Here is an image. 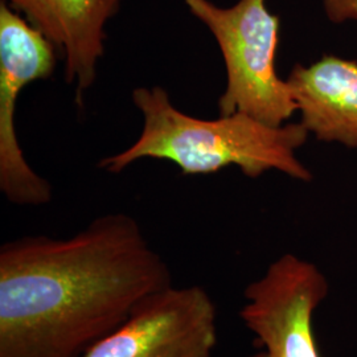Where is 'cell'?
Instances as JSON below:
<instances>
[{"mask_svg": "<svg viewBox=\"0 0 357 357\" xmlns=\"http://www.w3.org/2000/svg\"><path fill=\"white\" fill-rule=\"evenodd\" d=\"M326 16L332 23L357 22V0H321Z\"/></svg>", "mask_w": 357, "mask_h": 357, "instance_id": "obj_9", "label": "cell"}, {"mask_svg": "<svg viewBox=\"0 0 357 357\" xmlns=\"http://www.w3.org/2000/svg\"><path fill=\"white\" fill-rule=\"evenodd\" d=\"M249 357H266V355H265V352H264V351H259V352H257L255 355H252V356Z\"/></svg>", "mask_w": 357, "mask_h": 357, "instance_id": "obj_10", "label": "cell"}, {"mask_svg": "<svg viewBox=\"0 0 357 357\" xmlns=\"http://www.w3.org/2000/svg\"><path fill=\"white\" fill-rule=\"evenodd\" d=\"M328 291L315 264L287 253L246 286L240 318L266 357H321L314 318Z\"/></svg>", "mask_w": 357, "mask_h": 357, "instance_id": "obj_4", "label": "cell"}, {"mask_svg": "<svg viewBox=\"0 0 357 357\" xmlns=\"http://www.w3.org/2000/svg\"><path fill=\"white\" fill-rule=\"evenodd\" d=\"M195 17L216 38L227 69V88L218 98L221 116L243 113L270 126H282L298 112L287 81L275 72L280 17L265 0H238L224 8L211 0H184Z\"/></svg>", "mask_w": 357, "mask_h": 357, "instance_id": "obj_3", "label": "cell"}, {"mask_svg": "<svg viewBox=\"0 0 357 357\" xmlns=\"http://www.w3.org/2000/svg\"><path fill=\"white\" fill-rule=\"evenodd\" d=\"M56 50L38 28L0 3V190L13 204L51 202V184L29 167L20 149L15 114L22 89L53 75Z\"/></svg>", "mask_w": 357, "mask_h": 357, "instance_id": "obj_5", "label": "cell"}, {"mask_svg": "<svg viewBox=\"0 0 357 357\" xmlns=\"http://www.w3.org/2000/svg\"><path fill=\"white\" fill-rule=\"evenodd\" d=\"M287 84L301 123L317 139L357 150V63L336 56L295 65Z\"/></svg>", "mask_w": 357, "mask_h": 357, "instance_id": "obj_8", "label": "cell"}, {"mask_svg": "<svg viewBox=\"0 0 357 357\" xmlns=\"http://www.w3.org/2000/svg\"><path fill=\"white\" fill-rule=\"evenodd\" d=\"M28 22L59 48L65 63V81L76 85V101L97 77L105 52L106 23L118 13L122 0H7Z\"/></svg>", "mask_w": 357, "mask_h": 357, "instance_id": "obj_7", "label": "cell"}, {"mask_svg": "<svg viewBox=\"0 0 357 357\" xmlns=\"http://www.w3.org/2000/svg\"><path fill=\"white\" fill-rule=\"evenodd\" d=\"M216 320L215 303L202 286L171 284L144 298L84 357H212Z\"/></svg>", "mask_w": 357, "mask_h": 357, "instance_id": "obj_6", "label": "cell"}, {"mask_svg": "<svg viewBox=\"0 0 357 357\" xmlns=\"http://www.w3.org/2000/svg\"><path fill=\"white\" fill-rule=\"evenodd\" d=\"M132 102L143 115L141 137L100 167L118 174L142 158L174 162L184 175H208L236 166L248 178L277 169L310 181L312 174L295 156L308 138L299 123L270 126L243 113L200 119L176 109L160 86L137 88Z\"/></svg>", "mask_w": 357, "mask_h": 357, "instance_id": "obj_2", "label": "cell"}, {"mask_svg": "<svg viewBox=\"0 0 357 357\" xmlns=\"http://www.w3.org/2000/svg\"><path fill=\"white\" fill-rule=\"evenodd\" d=\"M172 284L165 259L125 213L69 238L0 248V357H84L149 295Z\"/></svg>", "mask_w": 357, "mask_h": 357, "instance_id": "obj_1", "label": "cell"}]
</instances>
